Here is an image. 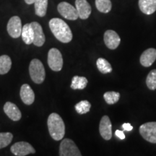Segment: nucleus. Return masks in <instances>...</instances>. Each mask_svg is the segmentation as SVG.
<instances>
[{
    "mask_svg": "<svg viewBox=\"0 0 156 156\" xmlns=\"http://www.w3.org/2000/svg\"><path fill=\"white\" fill-rule=\"evenodd\" d=\"M48 64L51 70L54 72H58L63 67V58L57 48H51L48 53Z\"/></svg>",
    "mask_w": 156,
    "mask_h": 156,
    "instance_id": "nucleus-4",
    "label": "nucleus"
},
{
    "mask_svg": "<svg viewBox=\"0 0 156 156\" xmlns=\"http://www.w3.org/2000/svg\"><path fill=\"white\" fill-rule=\"evenodd\" d=\"M35 1H36V0H25V3L28 4V5H32V4H34Z\"/></svg>",
    "mask_w": 156,
    "mask_h": 156,
    "instance_id": "nucleus-30",
    "label": "nucleus"
},
{
    "mask_svg": "<svg viewBox=\"0 0 156 156\" xmlns=\"http://www.w3.org/2000/svg\"><path fill=\"white\" fill-rule=\"evenodd\" d=\"M48 0H36L34 2L35 12L38 17H44L47 12Z\"/></svg>",
    "mask_w": 156,
    "mask_h": 156,
    "instance_id": "nucleus-19",
    "label": "nucleus"
},
{
    "mask_svg": "<svg viewBox=\"0 0 156 156\" xmlns=\"http://www.w3.org/2000/svg\"><path fill=\"white\" fill-rule=\"evenodd\" d=\"M115 134H116L117 137L119 138L120 140H124L126 137L124 132L122 131V130H116V132H115Z\"/></svg>",
    "mask_w": 156,
    "mask_h": 156,
    "instance_id": "nucleus-28",
    "label": "nucleus"
},
{
    "mask_svg": "<svg viewBox=\"0 0 156 156\" xmlns=\"http://www.w3.org/2000/svg\"><path fill=\"white\" fill-rule=\"evenodd\" d=\"M4 112L11 120L15 121V122L19 121L22 117V114L18 107L13 103H6L4 106Z\"/></svg>",
    "mask_w": 156,
    "mask_h": 156,
    "instance_id": "nucleus-15",
    "label": "nucleus"
},
{
    "mask_svg": "<svg viewBox=\"0 0 156 156\" xmlns=\"http://www.w3.org/2000/svg\"><path fill=\"white\" fill-rule=\"evenodd\" d=\"M49 28L55 38L64 44H67L73 39V33L70 28L63 20L52 18L49 21Z\"/></svg>",
    "mask_w": 156,
    "mask_h": 156,
    "instance_id": "nucleus-1",
    "label": "nucleus"
},
{
    "mask_svg": "<svg viewBox=\"0 0 156 156\" xmlns=\"http://www.w3.org/2000/svg\"><path fill=\"white\" fill-rule=\"evenodd\" d=\"M91 108V104L87 101H81L75 106V111L79 114H87L90 112Z\"/></svg>",
    "mask_w": 156,
    "mask_h": 156,
    "instance_id": "nucleus-25",
    "label": "nucleus"
},
{
    "mask_svg": "<svg viewBox=\"0 0 156 156\" xmlns=\"http://www.w3.org/2000/svg\"><path fill=\"white\" fill-rule=\"evenodd\" d=\"M139 7L142 12L150 15L156 11V0H139Z\"/></svg>",
    "mask_w": 156,
    "mask_h": 156,
    "instance_id": "nucleus-17",
    "label": "nucleus"
},
{
    "mask_svg": "<svg viewBox=\"0 0 156 156\" xmlns=\"http://www.w3.org/2000/svg\"><path fill=\"white\" fill-rule=\"evenodd\" d=\"M21 36H22L23 41L25 44L30 45L34 43V30H33L30 23H27V24L24 25L22 29Z\"/></svg>",
    "mask_w": 156,
    "mask_h": 156,
    "instance_id": "nucleus-18",
    "label": "nucleus"
},
{
    "mask_svg": "<svg viewBox=\"0 0 156 156\" xmlns=\"http://www.w3.org/2000/svg\"><path fill=\"white\" fill-rule=\"evenodd\" d=\"M13 139V134L10 132H0V149L8 146Z\"/></svg>",
    "mask_w": 156,
    "mask_h": 156,
    "instance_id": "nucleus-26",
    "label": "nucleus"
},
{
    "mask_svg": "<svg viewBox=\"0 0 156 156\" xmlns=\"http://www.w3.org/2000/svg\"><path fill=\"white\" fill-rule=\"evenodd\" d=\"M96 65L99 71L103 74L110 73L112 71V67L111 64L104 58H98L96 61Z\"/></svg>",
    "mask_w": 156,
    "mask_h": 156,
    "instance_id": "nucleus-23",
    "label": "nucleus"
},
{
    "mask_svg": "<svg viewBox=\"0 0 156 156\" xmlns=\"http://www.w3.org/2000/svg\"><path fill=\"white\" fill-rule=\"evenodd\" d=\"M122 128L124 129V130H125V131L129 132L132 131V130L133 129V126H132L129 123H124V124H123Z\"/></svg>",
    "mask_w": 156,
    "mask_h": 156,
    "instance_id": "nucleus-29",
    "label": "nucleus"
},
{
    "mask_svg": "<svg viewBox=\"0 0 156 156\" xmlns=\"http://www.w3.org/2000/svg\"><path fill=\"white\" fill-rule=\"evenodd\" d=\"M48 132L51 136L56 141L63 139L65 134V125L62 117L56 113L49 115L47 121Z\"/></svg>",
    "mask_w": 156,
    "mask_h": 156,
    "instance_id": "nucleus-2",
    "label": "nucleus"
},
{
    "mask_svg": "<svg viewBox=\"0 0 156 156\" xmlns=\"http://www.w3.org/2000/svg\"><path fill=\"white\" fill-rule=\"evenodd\" d=\"M87 78L80 76H74L72 80V83L70 87L73 90H83L85 88L87 85Z\"/></svg>",
    "mask_w": 156,
    "mask_h": 156,
    "instance_id": "nucleus-20",
    "label": "nucleus"
},
{
    "mask_svg": "<svg viewBox=\"0 0 156 156\" xmlns=\"http://www.w3.org/2000/svg\"><path fill=\"white\" fill-rule=\"evenodd\" d=\"M60 156H81L82 154L73 140L66 138L59 146Z\"/></svg>",
    "mask_w": 156,
    "mask_h": 156,
    "instance_id": "nucleus-5",
    "label": "nucleus"
},
{
    "mask_svg": "<svg viewBox=\"0 0 156 156\" xmlns=\"http://www.w3.org/2000/svg\"><path fill=\"white\" fill-rule=\"evenodd\" d=\"M146 84L148 88L151 90H156V69L150 72L146 79Z\"/></svg>",
    "mask_w": 156,
    "mask_h": 156,
    "instance_id": "nucleus-27",
    "label": "nucleus"
},
{
    "mask_svg": "<svg viewBox=\"0 0 156 156\" xmlns=\"http://www.w3.org/2000/svg\"><path fill=\"white\" fill-rule=\"evenodd\" d=\"M29 73L31 80L36 84H41L46 77V72L44 65L38 58H34L30 62Z\"/></svg>",
    "mask_w": 156,
    "mask_h": 156,
    "instance_id": "nucleus-3",
    "label": "nucleus"
},
{
    "mask_svg": "<svg viewBox=\"0 0 156 156\" xmlns=\"http://www.w3.org/2000/svg\"><path fill=\"white\" fill-rule=\"evenodd\" d=\"M95 7L102 13H108L112 10V4L111 0H95Z\"/></svg>",
    "mask_w": 156,
    "mask_h": 156,
    "instance_id": "nucleus-22",
    "label": "nucleus"
},
{
    "mask_svg": "<svg viewBox=\"0 0 156 156\" xmlns=\"http://www.w3.org/2000/svg\"><path fill=\"white\" fill-rule=\"evenodd\" d=\"M12 67V60L7 55L0 56V75H5L10 70Z\"/></svg>",
    "mask_w": 156,
    "mask_h": 156,
    "instance_id": "nucleus-21",
    "label": "nucleus"
},
{
    "mask_svg": "<svg viewBox=\"0 0 156 156\" xmlns=\"http://www.w3.org/2000/svg\"><path fill=\"white\" fill-rule=\"evenodd\" d=\"M58 12L62 17L69 20H76L79 15L76 7L66 2H60L57 6Z\"/></svg>",
    "mask_w": 156,
    "mask_h": 156,
    "instance_id": "nucleus-7",
    "label": "nucleus"
},
{
    "mask_svg": "<svg viewBox=\"0 0 156 156\" xmlns=\"http://www.w3.org/2000/svg\"><path fill=\"white\" fill-rule=\"evenodd\" d=\"M21 100L25 104L31 105L35 101V93L28 84H23L21 86L20 92Z\"/></svg>",
    "mask_w": 156,
    "mask_h": 156,
    "instance_id": "nucleus-14",
    "label": "nucleus"
},
{
    "mask_svg": "<svg viewBox=\"0 0 156 156\" xmlns=\"http://www.w3.org/2000/svg\"><path fill=\"white\" fill-rule=\"evenodd\" d=\"M12 153L17 156H25L28 154L36 153V150L30 145L26 142H18L12 145L10 148Z\"/></svg>",
    "mask_w": 156,
    "mask_h": 156,
    "instance_id": "nucleus-9",
    "label": "nucleus"
},
{
    "mask_svg": "<svg viewBox=\"0 0 156 156\" xmlns=\"http://www.w3.org/2000/svg\"><path fill=\"white\" fill-rule=\"evenodd\" d=\"M75 7L79 17L82 20H86L91 14V7L87 0H76Z\"/></svg>",
    "mask_w": 156,
    "mask_h": 156,
    "instance_id": "nucleus-12",
    "label": "nucleus"
},
{
    "mask_svg": "<svg viewBox=\"0 0 156 156\" xmlns=\"http://www.w3.org/2000/svg\"><path fill=\"white\" fill-rule=\"evenodd\" d=\"M156 60V49L153 48H150L145 50L140 56V64L143 67H149Z\"/></svg>",
    "mask_w": 156,
    "mask_h": 156,
    "instance_id": "nucleus-16",
    "label": "nucleus"
},
{
    "mask_svg": "<svg viewBox=\"0 0 156 156\" xmlns=\"http://www.w3.org/2000/svg\"><path fill=\"white\" fill-rule=\"evenodd\" d=\"M99 132L105 140H110L112 137V124L108 116H103L100 122Z\"/></svg>",
    "mask_w": 156,
    "mask_h": 156,
    "instance_id": "nucleus-11",
    "label": "nucleus"
},
{
    "mask_svg": "<svg viewBox=\"0 0 156 156\" xmlns=\"http://www.w3.org/2000/svg\"><path fill=\"white\" fill-rule=\"evenodd\" d=\"M7 32L13 38H17L22 34V23L18 16H13L9 20L7 23Z\"/></svg>",
    "mask_w": 156,
    "mask_h": 156,
    "instance_id": "nucleus-8",
    "label": "nucleus"
},
{
    "mask_svg": "<svg viewBox=\"0 0 156 156\" xmlns=\"http://www.w3.org/2000/svg\"><path fill=\"white\" fill-rule=\"evenodd\" d=\"M140 133L147 142L156 143V122L145 123L140 127Z\"/></svg>",
    "mask_w": 156,
    "mask_h": 156,
    "instance_id": "nucleus-6",
    "label": "nucleus"
},
{
    "mask_svg": "<svg viewBox=\"0 0 156 156\" xmlns=\"http://www.w3.org/2000/svg\"><path fill=\"white\" fill-rule=\"evenodd\" d=\"M103 98L106 103L109 105H113L117 103L120 98V93L115 91H108L104 93Z\"/></svg>",
    "mask_w": 156,
    "mask_h": 156,
    "instance_id": "nucleus-24",
    "label": "nucleus"
},
{
    "mask_svg": "<svg viewBox=\"0 0 156 156\" xmlns=\"http://www.w3.org/2000/svg\"><path fill=\"white\" fill-rule=\"evenodd\" d=\"M103 40L106 46L109 49H116L119 46L121 38L116 32L112 30H108L105 32Z\"/></svg>",
    "mask_w": 156,
    "mask_h": 156,
    "instance_id": "nucleus-10",
    "label": "nucleus"
},
{
    "mask_svg": "<svg viewBox=\"0 0 156 156\" xmlns=\"http://www.w3.org/2000/svg\"><path fill=\"white\" fill-rule=\"evenodd\" d=\"M30 24L33 28V30H34V43L33 44L35 46H38V47H41L44 44L45 41H46V37H45L41 25L39 24L38 22H32L30 23Z\"/></svg>",
    "mask_w": 156,
    "mask_h": 156,
    "instance_id": "nucleus-13",
    "label": "nucleus"
}]
</instances>
